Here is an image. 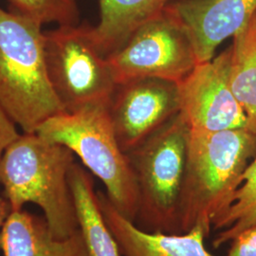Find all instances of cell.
Segmentation results:
<instances>
[{"label": "cell", "mask_w": 256, "mask_h": 256, "mask_svg": "<svg viewBox=\"0 0 256 256\" xmlns=\"http://www.w3.org/2000/svg\"><path fill=\"white\" fill-rule=\"evenodd\" d=\"M46 74L63 112L108 108L118 84L88 24L44 32Z\"/></svg>", "instance_id": "cell-6"}, {"label": "cell", "mask_w": 256, "mask_h": 256, "mask_svg": "<svg viewBox=\"0 0 256 256\" xmlns=\"http://www.w3.org/2000/svg\"><path fill=\"white\" fill-rule=\"evenodd\" d=\"M68 183L74 196L86 248V256H122L119 245L104 220L92 174L75 162L68 173Z\"/></svg>", "instance_id": "cell-14"}, {"label": "cell", "mask_w": 256, "mask_h": 256, "mask_svg": "<svg viewBox=\"0 0 256 256\" xmlns=\"http://www.w3.org/2000/svg\"><path fill=\"white\" fill-rule=\"evenodd\" d=\"M191 135L180 112L126 152L138 187L135 224L146 232L178 234V205Z\"/></svg>", "instance_id": "cell-4"}, {"label": "cell", "mask_w": 256, "mask_h": 256, "mask_svg": "<svg viewBox=\"0 0 256 256\" xmlns=\"http://www.w3.org/2000/svg\"><path fill=\"white\" fill-rule=\"evenodd\" d=\"M12 212L8 200L4 196H0V230L2 228L4 222L9 216L10 212Z\"/></svg>", "instance_id": "cell-20"}, {"label": "cell", "mask_w": 256, "mask_h": 256, "mask_svg": "<svg viewBox=\"0 0 256 256\" xmlns=\"http://www.w3.org/2000/svg\"><path fill=\"white\" fill-rule=\"evenodd\" d=\"M108 112L120 146L126 153L180 112L178 86L158 78L120 84Z\"/></svg>", "instance_id": "cell-9"}, {"label": "cell", "mask_w": 256, "mask_h": 256, "mask_svg": "<svg viewBox=\"0 0 256 256\" xmlns=\"http://www.w3.org/2000/svg\"><path fill=\"white\" fill-rule=\"evenodd\" d=\"M10 12L37 23H54L57 26L77 25L78 0H8Z\"/></svg>", "instance_id": "cell-17"}, {"label": "cell", "mask_w": 256, "mask_h": 256, "mask_svg": "<svg viewBox=\"0 0 256 256\" xmlns=\"http://www.w3.org/2000/svg\"><path fill=\"white\" fill-rule=\"evenodd\" d=\"M74 152L37 133H24L0 158V184L12 210L27 203L41 208L54 236L64 239L79 230L68 173Z\"/></svg>", "instance_id": "cell-2"}, {"label": "cell", "mask_w": 256, "mask_h": 256, "mask_svg": "<svg viewBox=\"0 0 256 256\" xmlns=\"http://www.w3.org/2000/svg\"><path fill=\"white\" fill-rule=\"evenodd\" d=\"M50 142L70 148L104 183L106 196L124 218L135 223L136 178L116 137L108 108L61 112L43 122L36 132Z\"/></svg>", "instance_id": "cell-5"}, {"label": "cell", "mask_w": 256, "mask_h": 256, "mask_svg": "<svg viewBox=\"0 0 256 256\" xmlns=\"http://www.w3.org/2000/svg\"><path fill=\"white\" fill-rule=\"evenodd\" d=\"M256 156V133L248 129L218 132L191 129L178 205V234L202 227L227 210Z\"/></svg>", "instance_id": "cell-1"}, {"label": "cell", "mask_w": 256, "mask_h": 256, "mask_svg": "<svg viewBox=\"0 0 256 256\" xmlns=\"http://www.w3.org/2000/svg\"><path fill=\"white\" fill-rule=\"evenodd\" d=\"M230 84L245 112L250 129L256 133V12L232 37Z\"/></svg>", "instance_id": "cell-15"}, {"label": "cell", "mask_w": 256, "mask_h": 256, "mask_svg": "<svg viewBox=\"0 0 256 256\" xmlns=\"http://www.w3.org/2000/svg\"><path fill=\"white\" fill-rule=\"evenodd\" d=\"M104 220L116 239L122 256H216L204 245L208 234L202 227L183 234L146 232L124 218L106 194L97 191Z\"/></svg>", "instance_id": "cell-11"}, {"label": "cell", "mask_w": 256, "mask_h": 256, "mask_svg": "<svg viewBox=\"0 0 256 256\" xmlns=\"http://www.w3.org/2000/svg\"><path fill=\"white\" fill-rule=\"evenodd\" d=\"M230 242L226 256H256V226L242 232Z\"/></svg>", "instance_id": "cell-18"}, {"label": "cell", "mask_w": 256, "mask_h": 256, "mask_svg": "<svg viewBox=\"0 0 256 256\" xmlns=\"http://www.w3.org/2000/svg\"><path fill=\"white\" fill-rule=\"evenodd\" d=\"M256 226V156L248 166L228 209L212 221V228L221 230L212 241V247L218 248L242 232Z\"/></svg>", "instance_id": "cell-16"}, {"label": "cell", "mask_w": 256, "mask_h": 256, "mask_svg": "<svg viewBox=\"0 0 256 256\" xmlns=\"http://www.w3.org/2000/svg\"><path fill=\"white\" fill-rule=\"evenodd\" d=\"M169 5L188 30L198 63L214 58L218 46L256 12V0H173Z\"/></svg>", "instance_id": "cell-10"}, {"label": "cell", "mask_w": 256, "mask_h": 256, "mask_svg": "<svg viewBox=\"0 0 256 256\" xmlns=\"http://www.w3.org/2000/svg\"><path fill=\"white\" fill-rule=\"evenodd\" d=\"M0 102L24 133L63 112L46 74L42 25L1 7Z\"/></svg>", "instance_id": "cell-3"}, {"label": "cell", "mask_w": 256, "mask_h": 256, "mask_svg": "<svg viewBox=\"0 0 256 256\" xmlns=\"http://www.w3.org/2000/svg\"><path fill=\"white\" fill-rule=\"evenodd\" d=\"M16 124L0 102V158L6 149L20 135Z\"/></svg>", "instance_id": "cell-19"}, {"label": "cell", "mask_w": 256, "mask_h": 256, "mask_svg": "<svg viewBox=\"0 0 256 256\" xmlns=\"http://www.w3.org/2000/svg\"><path fill=\"white\" fill-rule=\"evenodd\" d=\"M173 0H99L100 22L93 27L96 44L104 56L124 46L146 22Z\"/></svg>", "instance_id": "cell-13"}, {"label": "cell", "mask_w": 256, "mask_h": 256, "mask_svg": "<svg viewBox=\"0 0 256 256\" xmlns=\"http://www.w3.org/2000/svg\"><path fill=\"white\" fill-rule=\"evenodd\" d=\"M0 250L4 256H86L79 228L64 239L54 236L45 218L27 210H12L0 230Z\"/></svg>", "instance_id": "cell-12"}, {"label": "cell", "mask_w": 256, "mask_h": 256, "mask_svg": "<svg viewBox=\"0 0 256 256\" xmlns=\"http://www.w3.org/2000/svg\"><path fill=\"white\" fill-rule=\"evenodd\" d=\"M230 46L209 61L198 63L178 84L180 113L191 129L250 130L247 116L230 88Z\"/></svg>", "instance_id": "cell-8"}, {"label": "cell", "mask_w": 256, "mask_h": 256, "mask_svg": "<svg viewBox=\"0 0 256 256\" xmlns=\"http://www.w3.org/2000/svg\"><path fill=\"white\" fill-rule=\"evenodd\" d=\"M118 84L138 78L182 82L198 60L182 20L168 5L108 56Z\"/></svg>", "instance_id": "cell-7"}]
</instances>
